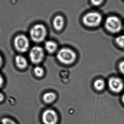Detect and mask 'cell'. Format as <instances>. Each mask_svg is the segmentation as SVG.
Listing matches in <instances>:
<instances>
[{"mask_svg":"<svg viewBox=\"0 0 124 124\" xmlns=\"http://www.w3.org/2000/svg\"><path fill=\"white\" fill-rule=\"evenodd\" d=\"M76 58V53L68 48L61 49L57 54V58L59 61L66 65H70L73 63L75 62Z\"/></svg>","mask_w":124,"mask_h":124,"instance_id":"obj_1","label":"cell"},{"mask_svg":"<svg viewBox=\"0 0 124 124\" xmlns=\"http://www.w3.org/2000/svg\"><path fill=\"white\" fill-rule=\"evenodd\" d=\"M47 35L46 27L41 24L34 25L30 31V35L32 40L36 43H41L44 40Z\"/></svg>","mask_w":124,"mask_h":124,"instance_id":"obj_2","label":"cell"},{"mask_svg":"<svg viewBox=\"0 0 124 124\" xmlns=\"http://www.w3.org/2000/svg\"><path fill=\"white\" fill-rule=\"evenodd\" d=\"M106 30L110 32L116 33L121 30L122 25L120 19L116 16H110L106 19L105 22Z\"/></svg>","mask_w":124,"mask_h":124,"instance_id":"obj_3","label":"cell"},{"mask_svg":"<svg viewBox=\"0 0 124 124\" xmlns=\"http://www.w3.org/2000/svg\"><path fill=\"white\" fill-rule=\"evenodd\" d=\"M101 15L97 12H91L85 15L83 18V23L90 27H95L100 25L102 21Z\"/></svg>","mask_w":124,"mask_h":124,"instance_id":"obj_4","label":"cell"},{"mask_svg":"<svg viewBox=\"0 0 124 124\" xmlns=\"http://www.w3.org/2000/svg\"><path fill=\"white\" fill-rule=\"evenodd\" d=\"M44 57V51L40 46H34L32 48L30 52V59L32 62L35 64L40 63L43 61Z\"/></svg>","mask_w":124,"mask_h":124,"instance_id":"obj_5","label":"cell"},{"mask_svg":"<svg viewBox=\"0 0 124 124\" xmlns=\"http://www.w3.org/2000/svg\"><path fill=\"white\" fill-rule=\"evenodd\" d=\"M14 44L17 51L21 52H24L28 50L30 43L28 39L25 36L20 35L15 38Z\"/></svg>","mask_w":124,"mask_h":124,"instance_id":"obj_6","label":"cell"},{"mask_svg":"<svg viewBox=\"0 0 124 124\" xmlns=\"http://www.w3.org/2000/svg\"><path fill=\"white\" fill-rule=\"evenodd\" d=\"M42 119L44 124H56L58 122V116L55 111L48 109L43 113Z\"/></svg>","mask_w":124,"mask_h":124,"instance_id":"obj_7","label":"cell"},{"mask_svg":"<svg viewBox=\"0 0 124 124\" xmlns=\"http://www.w3.org/2000/svg\"><path fill=\"white\" fill-rule=\"evenodd\" d=\"M108 85L110 90L115 93H119L123 90L124 87L123 81L120 78L114 77L108 80Z\"/></svg>","mask_w":124,"mask_h":124,"instance_id":"obj_8","label":"cell"},{"mask_svg":"<svg viewBox=\"0 0 124 124\" xmlns=\"http://www.w3.org/2000/svg\"><path fill=\"white\" fill-rule=\"evenodd\" d=\"M64 25V20L63 17L58 15L54 17L53 21V25L54 29L56 30L61 31Z\"/></svg>","mask_w":124,"mask_h":124,"instance_id":"obj_9","label":"cell"},{"mask_svg":"<svg viewBox=\"0 0 124 124\" xmlns=\"http://www.w3.org/2000/svg\"><path fill=\"white\" fill-rule=\"evenodd\" d=\"M15 62L17 66L20 69H24L27 66V60L23 56L18 55L15 58Z\"/></svg>","mask_w":124,"mask_h":124,"instance_id":"obj_10","label":"cell"},{"mask_svg":"<svg viewBox=\"0 0 124 124\" xmlns=\"http://www.w3.org/2000/svg\"><path fill=\"white\" fill-rule=\"evenodd\" d=\"M46 50L50 54L54 53L57 48V45L55 42L52 41H48L45 44Z\"/></svg>","mask_w":124,"mask_h":124,"instance_id":"obj_11","label":"cell"},{"mask_svg":"<svg viewBox=\"0 0 124 124\" xmlns=\"http://www.w3.org/2000/svg\"><path fill=\"white\" fill-rule=\"evenodd\" d=\"M56 98V95L53 92H47L43 96V100L46 103H50L53 102Z\"/></svg>","mask_w":124,"mask_h":124,"instance_id":"obj_12","label":"cell"},{"mask_svg":"<svg viewBox=\"0 0 124 124\" xmlns=\"http://www.w3.org/2000/svg\"><path fill=\"white\" fill-rule=\"evenodd\" d=\"M105 85V81L102 79H98L95 81L94 86L98 91H101L104 89Z\"/></svg>","mask_w":124,"mask_h":124,"instance_id":"obj_13","label":"cell"},{"mask_svg":"<svg viewBox=\"0 0 124 124\" xmlns=\"http://www.w3.org/2000/svg\"><path fill=\"white\" fill-rule=\"evenodd\" d=\"M116 42L119 47L124 48V35L118 36L116 38Z\"/></svg>","mask_w":124,"mask_h":124,"instance_id":"obj_14","label":"cell"},{"mask_svg":"<svg viewBox=\"0 0 124 124\" xmlns=\"http://www.w3.org/2000/svg\"><path fill=\"white\" fill-rule=\"evenodd\" d=\"M34 72L36 76L38 77H41L44 74V70L43 68L38 66L34 69Z\"/></svg>","mask_w":124,"mask_h":124,"instance_id":"obj_15","label":"cell"},{"mask_svg":"<svg viewBox=\"0 0 124 124\" xmlns=\"http://www.w3.org/2000/svg\"><path fill=\"white\" fill-rule=\"evenodd\" d=\"M1 124H17L14 121L8 118H4L1 119Z\"/></svg>","mask_w":124,"mask_h":124,"instance_id":"obj_16","label":"cell"},{"mask_svg":"<svg viewBox=\"0 0 124 124\" xmlns=\"http://www.w3.org/2000/svg\"><path fill=\"white\" fill-rule=\"evenodd\" d=\"M91 3L95 6L100 5L103 2L104 0H91Z\"/></svg>","mask_w":124,"mask_h":124,"instance_id":"obj_17","label":"cell"},{"mask_svg":"<svg viewBox=\"0 0 124 124\" xmlns=\"http://www.w3.org/2000/svg\"><path fill=\"white\" fill-rule=\"evenodd\" d=\"M119 69L121 73L124 75V61H122L119 63Z\"/></svg>","mask_w":124,"mask_h":124,"instance_id":"obj_18","label":"cell"},{"mask_svg":"<svg viewBox=\"0 0 124 124\" xmlns=\"http://www.w3.org/2000/svg\"><path fill=\"white\" fill-rule=\"evenodd\" d=\"M3 82V80L2 77L0 76V87L1 86Z\"/></svg>","mask_w":124,"mask_h":124,"instance_id":"obj_19","label":"cell"},{"mask_svg":"<svg viewBox=\"0 0 124 124\" xmlns=\"http://www.w3.org/2000/svg\"><path fill=\"white\" fill-rule=\"evenodd\" d=\"M4 96L2 93H0V102H1L3 101V100H4Z\"/></svg>","mask_w":124,"mask_h":124,"instance_id":"obj_20","label":"cell"},{"mask_svg":"<svg viewBox=\"0 0 124 124\" xmlns=\"http://www.w3.org/2000/svg\"><path fill=\"white\" fill-rule=\"evenodd\" d=\"M121 99L122 101V102H123L124 104V94L122 95Z\"/></svg>","mask_w":124,"mask_h":124,"instance_id":"obj_21","label":"cell"},{"mask_svg":"<svg viewBox=\"0 0 124 124\" xmlns=\"http://www.w3.org/2000/svg\"><path fill=\"white\" fill-rule=\"evenodd\" d=\"M2 59H1V57L0 56V67L1 66V64H2Z\"/></svg>","mask_w":124,"mask_h":124,"instance_id":"obj_22","label":"cell"}]
</instances>
